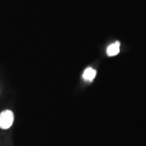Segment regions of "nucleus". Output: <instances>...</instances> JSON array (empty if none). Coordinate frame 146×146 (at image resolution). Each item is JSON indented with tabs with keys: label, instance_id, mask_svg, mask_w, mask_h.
I'll use <instances>...</instances> for the list:
<instances>
[{
	"label": "nucleus",
	"instance_id": "obj_1",
	"mask_svg": "<svg viewBox=\"0 0 146 146\" xmlns=\"http://www.w3.org/2000/svg\"><path fill=\"white\" fill-rule=\"evenodd\" d=\"M14 114L9 110L3 111L0 114V128L2 129H8L12 127L14 122Z\"/></svg>",
	"mask_w": 146,
	"mask_h": 146
},
{
	"label": "nucleus",
	"instance_id": "obj_2",
	"mask_svg": "<svg viewBox=\"0 0 146 146\" xmlns=\"http://www.w3.org/2000/svg\"><path fill=\"white\" fill-rule=\"evenodd\" d=\"M120 43L119 41H116L108 47L107 54L108 56H114L120 52Z\"/></svg>",
	"mask_w": 146,
	"mask_h": 146
},
{
	"label": "nucleus",
	"instance_id": "obj_3",
	"mask_svg": "<svg viewBox=\"0 0 146 146\" xmlns=\"http://www.w3.org/2000/svg\"><path fill=\"white\" fill-rule=\"evenodd\" d=\"M96 75V71L92 68H88L84 71L83 77L86 81H91L94 79Z\"/></svg>",
	"mask_w": 146,
	"mask_h": 146
}]
</instances>
